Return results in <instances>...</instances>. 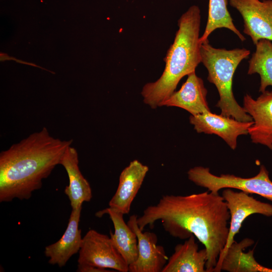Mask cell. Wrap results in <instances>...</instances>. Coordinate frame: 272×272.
Here are the masks:
<instances>
[{"mask_svg":"<svg viewBox=\"0 0 272 272\" xmlns=\"http://www.w3.org/2000/svg\"><path fill=\"white\" fill-rule=\"evenodd\" d=\"M243 107L253 119L248 131L252 142L272 150V91L265 90L256 99L246 94Z\"/></svg>","mask_w":272,"mask_h":272,"instance_id":"obj_10","label":"cell"},{"mask_svg":"<svg viewBox=\"0 0 272 272\" xmlns=\"http://www.w3.org/2000/svg\"><path fill=\"white\" fill-rule=\"evenodd\" d=\"M82 208L72 209L67 227L61 237L45 247L44 254L49 258L50 264L63 267L73 255L79 253L83 239L81 230L79 228Z\"/></svg>","mask_w":272,"mask_h":272,"instance_id":"obj_12","label":"cell"},{"mask_svg":"<svg viewBox=\"0 0 272 272\" xmlns=\"http://www.w3.org/2000/svg\"><path fill=\"white\" fill-rule=\"evenodd\" d=\"M225 184L228 188L258 194L272 201V181L263 165L260 166L258 174L252 177L243 178L229 174L226 178Z\"/></svg>","mask_w":272,"mask_h":272,"instance_id":"obj_18","label":"cell"},{"mask_svg":"<svg viewBox=\"0 0 272 272\" xmlns=\"http://www.w3.org/2000/svg\"><path fill=\"white\" fill-rule=\"evenodd\" d=\"M199 7L193 5L178 21V29L164 60L165 66L161 77L146 84L141 91L144 102L151 108L161 107L175 91L179 81L194 72L201 62Z\"/></svg>","mask_w":272,"mask_h":272,"instance_id":"obj_3","label":"cell"},{"mask_svg":"<svg viewBox=\"0 0 272 272\" xmlns=\"http://www.w3.org/2000/svg\"><path fill=\"white\" fill-rule=\"evenodd\" d=\"M241 15L243 32L254 44L261 39L272 41V0H229Z\"/></svg>","mask_w":272,"mask_h":272,"instance_id":"obj_7","label":"cell"},{"mask_svg":"<svg viewBox=\"0 0 272 272\" xmlns=\"http://www.w3.org/2000/svg\"><path fill=\"white\" fill-rule=\"evenodd\" d=\"M230 214L222 195L209 190L186 195H165L137 218L140 229L160 220L171 236L187 239L193 235L205 246L207 272H213L226 245Z\"/></svg>","mask_w":272,"mask_h":272,"instance_id":"obj_1","label":"cell"},{"mask_svg":"<svg viewBox=\"0 0 272 272\" xmlns=\"http://www.w3.org/2000/svg\"><path fill=\"white\" fill-rule=\"evenodd\" d=\"M201 62L208 72L207 79L214 84L220 99L216 107L221 114L244 122L253 121L251 116L236 101L233 93L234 74L239 63L247 58L250 51L245 48L227 50L213 47L209 40L200 45Z\"/></svg>","mask_w":272,"mask_h":272,"instance_id":"obj_4","label":"cell"},{"mask_svg":"<svg viewBox=\"0 0 272 272\" xmlns=\"http://www.w3.org/2000/svg\"><path fill=\"white\" fill-rule=\"evenodd\" d=\"M227 0H209L208 21L204 32L199 39L200 44L208 40L216 29L222 28L232 31L241 41L246 40L234 24L227 9Z\"/></svg>","mask_w":272,"mask_h":272,"instance_id":"obj_19","label":"cell"},{"mask_svg":"<svg viewBox=\"0 0 272 272\" xmlns=\"http://www.w3.org/2000/svg\"><path fill=\"white\" fill-rule=\"evenodd\" d=\"M148 171L149 167L138 160L131 161L119 175L118 185L109 207L124 215L128 214Z\"/></svg>","mask_w":272,"mask_h":272,"instance_id":"obj_11","label":"cell"},{"mask_svg":"<svg viewBox=\"0 0 272 272\" xmlns=\"http://www.w3.org/2000/svg\"><path fill=\"white\" fill-rule=\"evenodd\" d=\"M207 93L203 80L194 72L187 76L181 88L175 91L161 106L179 107L192 115L210 112Z\"/></svg>","mask_w":272,"mask_h":272,"instance_id":"obj_13","label":"cell"},{"mask_svg":"<svg viewBox=\"0 0 272 272\" xmlns=\"http://www.w3.org/2000/svg\"><path fill=\"white\" fill-rule=\"evenodd\" d=\"M78 263L120 272L128 271V265L110 237L94 229L89 230L83 237Z\"/></svg>","mask_w":272,"mask_h":272,"instance_id":"obj_6","label":"cell"},{"mask_svg":"<svg viewBox=\"0 0 272 272\" xmlns=\"http://www.w3.org/2000/svg\"><path fill=\"white\" fill-rule=\"evenodd\" d=\"M79 156L77 150L69 146L60 162L66 170L69 184L64 189V193L68 197L72 209L82 207L84 202H89L92 197L91 186L88 180L82 175L79 166Z\"/></svg>","mask_w":272,"mask_h":272,"instance_id":"obj_14","label":"cell"},{"mask_svg":"<svg viewBox=\"0 0 272 272\" xmlns=\"http://www.w3.org/2000/svg\"><path fill=\"white\" fill-rule=\"evenodd\" d=\"M73 140L51 136L46 127L0 153V202L28 199L40 189Z\"/></svg>","mask_w":272,"mask_h":272,"instance_id":"obj_2","label":"cell"},{"mask_svg":"<svg viewBox=\"0 0 272 272\" xmlns=\"http://www.w3.org/2000/svg\"><path fill=\"white\" fill-rule=\"evenodd\" d=\"M189 122L198 133L215 134L222 138L232 150L237 147L238 137L248 133L253 121L244 122L211 111L191 115Z\"/></svg>","mask_w":272,"mask_h":272,"instance_id":"obj_9","label":"cell"},{"mask_svg":"<svg viewBox=\"0 0 272 272\" xmlns=\"http://www.w3.org/2000/svg\"><path fill=\"white\" fill-rule=\"evenodd\" d=\"M195 237L192 235L175 246L162 272H207V252L205 248L199 250Z\"/></svg>","mask_w":272,"mask_h":272,"instance_id":"obj_15","label":"cell"},{"mask_svg":"<svg viewBox=\"0 0 272 272\" xmlns=\"http://www.w3.org/2000/svg\"><path fill=\"white\" fill-rule=\"evenodd\" d=\"M79 272H108L112 271V270H108L106 268H100L95 267L91 265H79L78 264V268L77 269Z\"/></svg>","mask_w":272,"mask_h":272,"instance_id":"obj_20","label":"cell"},{"mask_svg":"<svg viewBox=\"0 0 272 272\" xmlns=\"http://www.w3.org/2000/svg\"><path fill=\"white\" fill-rule=\"evenodd\" d=\"M108 214L114 229V233L110 231V237L114 246L129 265L134 262L138 256V238L135 232L126 223L124 214L107 208L96 213L98 217Z\"/></svg>","mask_w":272,"mask_h":272,"instance_id":"obj_16","label":"cell"},{"mask_svg":"<svg viewBox=\"0 0 272 272\" xmlns=\"http://www.w3.org/2000/svg\"><path fill=\"white\" fill-rule=\"evenodd\" d=\"M255 45V51L249 61L247 74L259 75V91L263 93L268 86H272V41L261 39Z\"/></svg>","mask_w":272,"mask_h":272,"instance_id":"obj_17","label":"cell"},{"mask_svg":"<svg viewBox=\"0 0 272 272\" xmlns=\"http://www.w3.org/2000/svg\"><path fill=\"white\" fill-rule=\"evenodd\" d=\"M138 216L129 217L127 225L135 232L138 238V256L128 265L129 272H162L168 258L164 248L157 244L156 234L143 232L137 223Z\"/></svg>","mask_w":272,"mask_h":272,"instance_id":"obj_8","label":"cell"},{"mask_svg":"<svg viewBox=\"0 0 272 272\" xmlns=\"http://www.w3.org/2000/svg\"><path fill=\"white\" fill-rule=\"evenodd\" d=\"M222 196L227 203L230 214L229 232L225 247L213 271L215 272L221 270V266L227 251L235 242V236L239 233L247 218L255 214L272 216V205L258 200L244 191L238 192L232 188H226L223 190Z\"/></svg>","mask_w":272,"mask_h":272,"instance_id":"obj_5","label":"cell"}]
</instances>
